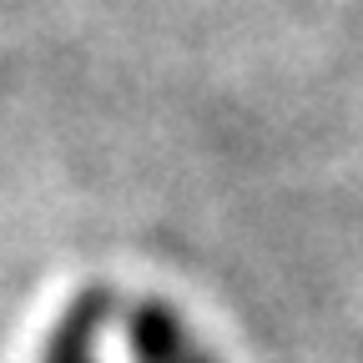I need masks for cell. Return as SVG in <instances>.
<instances>
[{"mask_svg":"<svg viewBox=\"0 0 363 363\" xmlns=\"http://www.w3.org/2000/svg\"><path fill=\"white\" fill-rule=\"evenodd\" d=\"M126 338L136 363H217L212 348H202L187 333L182 313L162 298H142L126 308Z\"/></svg>","mask_w":363,"mask_h":363,"instance_id":"obj_1","label":"cell"},{"mask_svg":"<svg viewBox=\"0 0 363 363\" xmlns=\"http://www.w3.org/2000/svg\"><path fill=\"white\" fill-rule=\"evenodd\" d=\"M111 313H116V293L106 283L81 288L66 303V313H61V323L51 328V338H45L40 363H96V338L111 323Z\"/></svg>","mask_w":363,"mask_h":363,"instance_id":"obj_2","label":"cell"}]
</instances>
